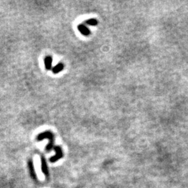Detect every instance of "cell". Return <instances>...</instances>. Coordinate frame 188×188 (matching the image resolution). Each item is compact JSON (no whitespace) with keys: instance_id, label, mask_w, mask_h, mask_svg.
Returning a JSON list of instances; mask_svg holds the SVG:
<instances>
[{"instance_id":"cell-2","label":"cell","mask_w":188,"mask_h":188,"mask_svg":"<svg viewBox=\"0 0 188 188\" xmlns=\"http://www.w3.org/2000/svg\"><path fill=\"white\" fill-rule=\"evenodd\" d=\"M54 151L56 152V155H55L52 156V157H50V161L52 163L56 162V161L59 160V159H60L63 157L62 149H61V148L60 147V146H54Z\"/></svg>"},{"instance_id":"cell-1","label":"cell","mask_w":188,"mask_h":188,"mask_svg":"<svg viewBox=\"0 0 188 188\" xmlns=\"http://www.w3.org/2000/svg\"><path fill=\"white\" fill-rule=\"evenodd\" d=\"M38 141H41L44 139H48V144L46 146V151L48 152L50 151L52 149L54 148V136L52 132L50 131H45L44 132H41L36 137Z\"/></svg>"},{"instance_id":"cell-7","label":"cell","mask_w":188,"mask_h":188,"mask_svg":"<svg viewBox=\"0 0 188 188\" xmlns=\"http://www.w3.org/2000/svg\"><path fill=\"white\" fill-rule=\"evenodd\" d=\"M64 65L62 63H59V64H58L56 66H55L54 68H53L52 73H54V74H57V73L62 71L63 70H64Z\"/></svg>"},{"instance_id":"cell-4","label":"cell","mask_w":188,"mask_h":188,"mask_svg":"<svg viewBox=\"0 0 188 188\" xmlns=\"http://www.w3.org/2000/svg\"><path fill=\"white\" fill-rule=\"evenodd\" d=\"M77 29L79 30V32H80L82 35H84V36H87L91 34V31H90L89 28L84 25V24H79L77 26Z\"/></svg>"},{"instance_id":"cell-3","label":"cell","mask_w":188,"mask_h":188,"mask_svg":"<svg viewBox=\"0 0 188 188\" xmlns=\"http://www.w3.org/2000/svg\"><path fill=\"white\" fill-rule=\"evenodd\" d=\"M41 170L45 176H49V171H48V168L47 165V162H46V159L45 158V157L41 156Z\"/></svg>"},{"instance_id":"cell-6","label":"cell","mask_w":188,"mask_h":188,"mask_svg":"<svg viewBox=\"0 0 188 188\" xmlns=\"http://www.w3.org/2000/svg\"><path fill=\"white\" fill-rule=\"evenodd\" d=\"M28 167H29V172H30V174H31V176L32 177L33 179L36 180V174H35L34 164H33V162L31 160H29V162H28Z\"/></svg>"},{"instance_id":"cell-8","label":"cell","mask_w":188,"mask_h":188,"mask_svg":"<svg viewBox=\"0 0 188 188\" xmlns=\"http://www.w3.org/2000/svg\"><path fill=\"white\" fill-rule=\"evenodd\" d=\"M85 23L86 24H89V25L91 26H96L98 24V20L96 19H94V18H91V19L87 20H86Z\"/></svg>"},{"instance_id":"cell-5","label":"cell","mask_w":188,"mask_h":188,"mask_svg":"<svg viewBox=\"0 0 188 188\" xmlns=\"http://www.w3.org/2000/svg\"><path fill=\"white\" fill-rule=\"evenodd\" d=\"M52 58L50 56H48L45 58V66L48 71H50L52 69Z\"/></svg>"}]
</instances>
